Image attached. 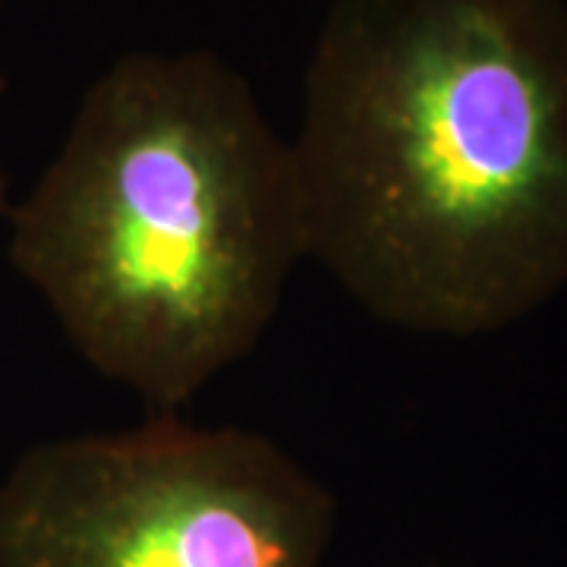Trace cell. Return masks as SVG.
<instances>
[{
	"instance_id": "cell-1",
	"label": "cell",
	"mask_w": 567,
	"mask_h": 567,
	"mask_svg": "<svg viewBox=\"0 0 567 567\" xmlns=\"http://www.w3.org/2000/svg\"><path fill=\"white\" fill-rule=\"evenodd\" d=\"M316 259L473 338L567 287V0H328L290 140Z\"/></svg>"
},
{
	"instance_id": "cell-2",
	"label": "cell",
	"mask_w": 567,
	"mask_h": 567,
	"mask_svg": "<svg viewBox=\"0 0 567 567\" xmlns=\"http://www.w3.org/2000/svg\"><path fill=\"white\" fill-rule=\"evenodd\" d=\"M10 230L82 360L162 416L262 341L306 259L290 140L205 48L111 63Z\"/></svg>"
},
{
	"instance_id": "cell-3",
	"label": "cell",
	"mask_w": 567,
	"mask_h": 567,
	"mask_svg": "<svg viewBox=\"0 0 567 567\" xmlns=\"http://www.w3.org/2000/svg\"><path fill=\"white\" fill-rule=\"evenodd\" d=\"M334 524L275 439L155 416L29 447L0 483V567H319Z\"/></svg>"
},
{
	"instance_id": "cell-4",
	"label": "cell",
	"mask_w": 567,
	"mask_h": 567,
	"mask_svg": "<svg viewBox=\"0 0 567 567\" xmlns=\"http://www.w3.org/2000/svg\"><path fill=\"white\" fill-rule=\"evenodd\" d=\"M0 99H3V76H0ZM7 212V174H3V164H0V215Z\"/></svg>"
},
{
	"instance_id": "cell-5",
	"label": "cell",
	"mask_w": 567,
	"mask_h": 567,
	"mask_svg": "<svg viewBox=\"0 0 567 567\" xmlns=\"http://www.w3.org/2000/svg\"><path fill=\"white\" fill-rule=\"evenodd\" d=\"M3 3H7V0H0V10H3Z\"/></svg>"
}]
</instances>
